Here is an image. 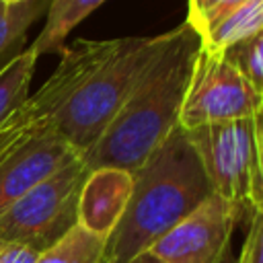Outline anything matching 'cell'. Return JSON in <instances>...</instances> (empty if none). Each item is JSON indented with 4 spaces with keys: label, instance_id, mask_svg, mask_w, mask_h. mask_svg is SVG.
<instances>
[{
    "label": "cell",
    "instance_id": "cell-1",
    "mask_svg": "<svg viewBox=\"0 0 263 263\" xmlns=\"http://www.w3.org/2000/svg\"><path fill=\"white\" fill-rule=\"evenodd\" d=\"M199 47V35L187 21L168 31L162 51L146 68L97 144L82 156L88 171L113 166L134 175L179 127Z\"/></svg>",
    "mask_w": 263,
    "mask_h": 263
},
{
    "label": "cell",
    "instance_id": "cell-2",
    "mask_svg": "<svg viewBox=\"0 0 263 263\" xmlns=\"http://www.w3.org/2000/svg\"><path fill=\"white\" fill-rule=\"evenodd\" d=\"M212 193L193 146L177 127L134 173L127 208L105 242L103 263H129L144 255Z\"/></svg>",
    "mask_w": 263,
    "mask_h": 263
},
{
    "label": "cell",
    "instance_id": "cell-3",
    "mask_svg": "<svg viewBox=\"0 0 263 263\" xmlns=\"http://www.w3.org/2000/svg\"><path fill=\"white\" fill-rule=\"evenodd\" d=\"M166 41L168 31L144 37L92 39L88 62L53 117L55 132L80 156L97 144Z\"/></svg>",
    "mask_w": 263,
    "mask_h": 263
},
{
    "label": "cell",
    "instance_id": "cell-4",
    "mask_svg": "<svg viewBox=\"0 0 263 263\" xmlns=\"http://www.w3.org/2000/svg\"><path fill=\"white\" fill-rule=\"evenodd\" d=\"M86 175L88 168L78 156L35 185L0 216V236L37 253L58 242L76 226L78 195Z\"/></svg>",
    "mask_w": 263,
    "mask_h": 263
},
{
    "label": "cell",
    "instance_id": "cell-5",
    "mask_svg": "<svg viewBox=\"0 0 263 263\" xmlns=\"http://www.w3.org/2000/svg\"><path fill=\"white\" fill-rule=\"evenodd\" d=\"M183 132L201 162L212 191L228 203L251 212L257 168L253 117L197 125Z\"/></svg>",
    "mask_w": 263,
    "mask_h": 263
},
{
    "label": "cell",
    "instance_id": "cell-6",
    "mask_svg": "<svg viewBox=\"0 0 263 263\" xmlns=\"http://www.w3.org/2000/svg\"><path fill=\"white\" fill-rule=\"evenodd\" d=\"M261 103L259 90L247 80L228 53L199 47L179 115V127L253 117Z\"/></svg>",
    "mask_w": 263,
    "mask_h": 263
},
{
    "label": "cell",
    "instance_id": "cell-7",
    "mask_svg": "<svg viewBox=\"0 0 263 263\" xmlns=\"http://www.w3.org/2000/svg\"><path fill=\"white\" fill-rule=\"evenodd\" d=\"M90 51L92 39H76L74 43L64 45L60 64L43 86L0 119V164L53 127V117L74 88Z\"/></svg>",
    "mask_w": 263,
    "mask_h": 263
},
{
    "label": "cell",
    "instance_id": "cell-8",
    "mask_svg": "<svg viewBox=\"0 0 263 263\" xmlns=\"http://www.w3.org/2000/svg\"><path fill=\"white\" fill-rule=\"evenodd\" d=\"M245 210L212 193L146 253L160 263H226L232 230Z\"/></svg>",
    "mask_w": 263,
    "mask_h": 263
},
{
    "label": "cell",
    "instance_id": "cell-9",
    "mask_svg": "<svg viewBox=\"0 0 263 263\" xmlns=\"http://www.w3.org/2000/svg\"><path fill=\"white\" fill-rule=\"evenodd\" d=\"M80 154L55 132H43L0 164V216L27 191Z\"/></svg>",
    "mask_w": 263,
    "mask_h": 263
},
{
    "label": "cell",
    "instance_id": "cell-10",
    "mask_svg": "<svg viewBox=\"0 0 263 263\" xmlns=\"http://www.w3.org/2000/svg\"><path fill=\"white\" fill-rule=\"evenodd\" d=\"M134 187V175L123 168L101 166L88 171L76 210V224L107 240L119 224Z\"/></svg>",
    "mask_w": 263,
    "mask_h": 263
},
{
    "label": "cell",
    "instance_id": "cell-11",
    "mask_svg": "<svg viewBox=\"0 0 263 263\" xmlns=\"http://www.w3.org/2000/svg\"><path fill=\"white\" fill-rule=\"evenodd\" d=\"M103 2L107 0H49L45 25L29 49L37 58L45 53H60L64 49L68 33Z\"/></svg>",
    "mask_w": 263,
    "mask_h": 263
},
{
    "label": "cell",
    "instance_id": "cell-12",
    "mask_svg": "<svg viewBox=\"0 0 263 263\" xmlns=\"http://www.w3.org/2000/svg\"><path fill=\"white\" fill-rule=\"evenodd\" d=\"M259 29H263V0H247L201 33L199 41L201 47L212 53H226Z\"/></svg>",
    "mask_w": 263,
    "mask_h": 263
},
{
    "label": "cell",
    "instance_id": "cell-13",
    "mask_svg": "<svg viewBox=\"0 0 263 263\" xmlns=\"http://www.w3.org/2000/svg\"><path fill=\"white\" fill-rule=\"evenodd\" d=\"M49 0H25L14 6H6L0 2V70L18 55L27 31L35 25V21L47 12Z\"/></svg>",
    "mask_w": 263,
    "mask_h": 263
},
{
    "label": "cell",
    "instance_id": "cell-14",
    "mask_svg": "<svg viewBox=\"0 0 263 263\" xmlns=\"http://www.w3.org/2000/svg\"><path fill=\"white\" fill-rule=\"evenodd\" d=\"M105 242L76 224L58 242L41 251L35 263H103Z\"/></svg>",
    "mask_w": 263,
    "mask_h": 263
},
{
    "label": "cell",
    "instance_id": "cell-15",
    "mask_svg": "<svg viewBox=\"0 0 263 263\" xmlns=\"http://www.w3.org/2000/svg\"><path fill=\"white\" fill-rule=\"evenodd\" d=\"M35 66L37 55L31 49H23L0 70V119L29 97Z\"/></svg>",
    "mask_w": 263,
    "mask_h": 263
},
{
    "label": "cell",
    "instance_id": "cell-16",
    "mask_svg": "<svg viewBox=\"0 0 263 263\" xmlns=\"http://www.w3.org/2000/svg\"><path fill=\"white\" fill-rule=\"evenodd\" d=\"M226 53L263 97V29H259L255 35L234 45Z\"/></svg>",
    "mask_w": 263,
    "mask_h": 263
},
{
    "label": "cell",
    "instance_id": "cell-17",
    "mask_svg": "<svg viewBox=\"0 0 263 263\" xmlns=\"http://www.w3.org/2000/svg\"><path fill=\"white\" fill-rule=\"evenodd\" d=\"M236 263H263V210H251V222Z\"/></svg>",
    "mask_w": 263,
    "mask_h": 263
},
{
    "label": "cell",
    "instance_id": "cell-18",
    "mask_svg": "<svg viewBox=\"0 0 263 263\" xmlns=\"http://www.w3.org/2000/svg\"><path fill=\"white\" fill-rule=\"evenodd\" d=\"M253 125H255L257 168H255V183L251 191V210H263V97L253 115Z\"/></svg>",
    "mask_w": 263,
    "mask_h": 263
},
{
    "label": "cell",
    "instance_id": "cell-19",
    "mask_svg": "<svg viewBox=\"0 0 263 263\" xmlns=\"http://www.w3.org/2000/svg\"><path fill=\"white\" fill-rule=\"evenodd\" d=\"M37 255L35 249L0 236V263H35Z\"/></svg>",
    "mask_w": 263,
    "mask_h": 263
},
{
    "label": "cell",
    "instance_id": "cell-20",
    "mask_svg": "<svg viewBox=\"0 0 263 263\" xmlns=\"http://www.w3.org/2000/svg\"><path fill=\"white\" fill-rule=\"evenodd\" d=\"M222 0H187V23L193 27V31L197 33L205 21V16L220 4Z\"/></svg>",
    "mask_w": 263,
    "mask_h": 263
},
{
    "label": "cell",
    "instance_id": "cell-21",
    "mask_svg": "<svg viewBox=\"0 0 263 263\" xmlns=\"http://www.w3.org/2000/svg\"><path fill=\"white\" fill-rule=\"evenodd\" d=\"M129 263H160V261H156L152 255H148V253H144V255H140V257H136L134 261H129Z\"/></svg>",
    "mask_w": 263,
    "mask_h": 263
},
{
    "label": "cell",
    "instance_id": "cell-22",
    "mask_svg": "<svg viewBox=\"0 0 263 263\" xmlns=\"http://www.w3.org/2000/svg\"><path fill=\"white\" fill-rule=\"evenodd\" d=\"M2 4H6V6H14V4H21V2H25V0H0Z\"/></svg>",
    "mask_w": 263,
    "mask_h": 263
}]
</instances>
